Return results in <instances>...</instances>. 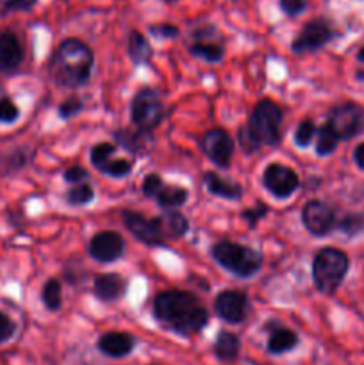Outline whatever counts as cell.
<instances>
[{
    "mask_svg": "<svg viewBox=\"0 0 364 365\" xmlns=\"http://www.w3.org/2000/svg\"><path fill=\"white\" fill-rule=\"evenodd\" d=\"M121 217H123L125 228L138 241L145 242L148 246H163L166 242V235H164L159 216L145 217L143 214L132 212V210H123Z\"/></svg>",
    "mask_w": 364,
    "mask_h": 365,
    "instance_id": "9",
    "label": "cell"
},
{
    "mask_svg": "<svg viewBox=\"0 0 364 365\" xmlns=\"http://www.w3.org/2000/svg\"><path fill=\"white\" fill-rule=\"evenodd\" d=\"M302 223L309 234L323 237L335 228V214L325 202L310 200L302 209Z\"/></svg>",
    "mask_w": 364,
    "mask_h": 365,
    "instance_id": "10",
    "label": "cell"
},
{
    "mask_svg": "<svg viewBox=\"0 0 364 365\" xmlns=\"http://www.w3.org/2000/svg\"><path fill=\"white\" fill-rule=\"evenodd\" d=\"M163 184H164L163 178H161L157 173L146 175L145 180H143V185H141L143 195L148 196V198H156L157 191H159V189L163 187Z\"/></svg>",
    "mask_w": 364,
    "mask_h": 365,
    "instance_id": "37",
    "label": "cell"
},
{
    "mask_svg": "<svg viewBox=\"0 0 364 365\" xmlns=\"http://www.w3.org/2000/svg\"><path fill=\"white\" fill-rule=\"evenodd\" d=\"M335 227L348 237L364 234V214H346L343 220L335 221Z\"/></svg>",
    "mask_w": 364,
    "mask_h": 365,
    "instance_id": "29",
    "label": "cell"
},
{
    "mask_svg": "<svg viewBox=\"0 0 364 365\" xmlns=\"http://www.w3.org/2000/svg\"><path fill=\"white\" fill-rule=\"evenodd\" d=\"M203 182H206L207 191H209L211 195H214V196H220V198L239 200V198H241V195H243L241 185L236 184V182L225 180V178L218 177V175L213 173V171L206 173V177H203Z\"/></svg>",
    "mask_w": 364,
    "mask_h": 365,
    "instance_id": "18",
    "label": "cell"
},
{
    "mask_svg": "<svg viewBox=\"0 0 364 365\" xmlns=\"http://www.w3.org/2000/svg\"><path fill=\"white\" fill-rule=\"evenodd\" d=\"M93 198H95V191L86 182L74 184V187L68 189L66 192V202L70 205H86V203H91Z\"/></svg>",
    "mask_w": 364,
    "mask_h": 365,
    "instance_id": "28",
    "label": "cell"
},
{
    "mask_svg": "<svg viewBox=\"0 0 364 365\" xmlns=\"http://www.w3.org/2000/svg\"><path fill=\"white\" fill-rule=\"evenodd\" d=\"M114 145L111 143H98L91 148V164L96 168L98 171H103V168L107 166L111 159L114 155Z\"/></svg>",
    "mask_w": 364,
    "mask_h": 365,
    "instance_id": "30",
    "label": "cell"
},
{
    "mask_svg": "<svg viewBox=\"0 0 364 365\" xmlns=\"http://www.w3.org/2000/svg\"><path fill=\"white\" fill-rule=\"evenodd\" d=\"M153 317L161 327L186 337L198 334L209 321V314L200 299L193 292L178 289L161 292L153 299Z\"/></svg>",
    "mask_w": 364,
    "mask_h": 365,
    "instance_id": "1",
    "label": "cell"
},
{
    "mask_svg": "<svg viewBox=\"0 0 364 365\" xmlns=\"http://www.w3.org/2000/svg\"><path fill=\"white\" fill-rule=\"evenodd\" d=\"M125 242L118 232L113 230H103L93 235L91 242H89V253L95 260L98 262H114L123 255Z\"/></svg>",
    "mask_w": 364,
    "mask_h": 365,
    "instance_id": "14",
    "label": "cell"
},
{
    "mask_svg": "<svg viewBox=\"0 0 364 365\" xmlns=\"http://www.w3.org/2000/svg\"><path fill=\"white\" fill-rule=\"evenodd\" d=\"M202 150L211 163L220 168H228L234 153V141L223 128H211L203 134Z\"/></svg>",
    "mask_w": 364,
    "mask_h": 365,
    "instance_id": "12",
    "label": "cell"
},
{
    "mask_svg": "<svg viewBox=\"0 0 364 365\" xmlns=\"http://www.w3.org/2000/svg\"><path fill=\"white\" fill-rule=\"evenodd\" d=\"M314 135H316V127H314V121L303 120L295 132V145L300 146V148H305V146L310 145V141L314 139Z\"/></svg>",
    "mask_w": 364,
    "mask_h": 365,
    "instance_id": "31",
    "label": "cell"
},
{
    "mask_svg": "<svg viewBox=\"0 0 364 365\" xmlns=\"http://www.w3.org/2000/svg\"><path fill=\"white\" fill-rule=\"evenodd\" d=\"M298 344V335L293 330L288 328H278L273 334L270 335V341H268V351L271 355H282V353L291 351L295 346Z\"/></svg>",
    "mask_w": 364,
    "mask_h": 365,
    "instance_id": "24",
    "label": "cell"
},
{
    "mask_svg": "<svg viewBox=\"0 0 364 365\" xmlns=\"http://www.w3.org/2000/svg\"><path fill=\"white\" fill-rule=\"evenodd\" d=\"M82 107H84L82 100H79L77 96H71V98L64 100V102L59 106V116L64 118V120L77 116V114L82 110Z\"/></svg>",
    "mask_w": 364,
    "mask_h": 365,
    "instance_id": "35",
    "label": "cell"
},
{
    "mask_svg": "<svg viewBox=\"0 0 364 365\" xmlns=\"http://www.w3.org/2000/svg\"><path fill=\"white\" fill-rule=\"evenodd\" d=\"M357 59H359L360 63H364V46L359 50V52H357Z\"/></svg>",
    "mask_w": 364,
    "mask_h": 365,
    "instance_id": "43",
    "label": "cell"
},
{
    "mask_svg": "<svg viewBox=\"0 0 364 365\" xmlns=\"http://www.w3.org/2000/svg\"><path fill=\"white\" fill-rule=\"evenodd\" d=\"M213 259L239 278H250L263 266V255L257 250L232 241H220L211 250Z\"/></svg>",
    "mask_w": 364,
    "mask_h": 365,
    "instance_id": "4",
    "label": "cell"
},
{
    "mask_svg": "<svg viewBox=\"0 0 364 365\" xmlns=\"http://www.w3.org/2000/svg\"><path fill=\"white\" fill-rule=\"evenodd\" d=\"M189 52L195 57L207 61V63H218L223 59V45L216 41H209V38L195 34V41L189 46Z\"/></svg>",
    "mask_w": 364,
    "mask_h": 365,
    "instance_id": "21",
    "label": "cell"
},
{
    "mask_svg": "<svg viewBox=\"0 0 364 365\" xmlns=\"http://www.w3.org/2000/svg\"><path fill=\"white\" fill-rule=\"evenodd\" d=\"M95 56L91 48L81 39H64L54 52L50 63V75L61 88H81L91 77Z\"/></svg>",
    "mask_w": 364,
    "mask_h": 365,
    "instance_id": "2",
    "label": "cell"
},
{
    "mask_svg": "<svg viewBox=\"0 0 364 365\" xmlns=\"http://www.w3.org/2000/svg\"><path fill=\"white\" fill-rule=\"evenodd\" d=\"M263 184L275 198H289L298 189L300 178L291 168L273 163L264 170Z\"/></svg>",
    "mask_w": 364,
    "mask_h": 365,
    "instance_id": "11",
    "label": "cell"
},
{
    "mask_svg": "<svg viewBox=\"0 0 364 365\" xmlns=\"http://www.w3.org/2000/svg\"><path fill=\"white\" fill-rule=\"evenodd\" d=\"M132 171V163L127 159H111L109 163H107V166L103 168L102 173L109 175V177H114V178H121L125 177V175H128Z\"/></svg>",
    "mask_w": 364,
    "mask_h": 365,
    "instance_id": "32",
    "label": "cell"
},
{
    "mask_svg": "<svg viewBox=\"0 0 364 365\" xmlns=\"http://www.w3.org/2000/svg\"><path fill=\"white\" fill-rule=\"evenodd\" d=\"M161 225H163L164 235H166V241H175V239H181L182 235H186L189 228L188 217L182 212L175 209L164 210L159 216Z\"/></svg>",
    "mask_w": 364,
    "mask_h": 365,
    "instance_id": "19",
    "label": "cell"
},
{
    "mask_svg": "<svg viewBox=\"0 0 364 365\" xmlns=\"http://www.w3.org/2000/svg\"><path fill=\"white\" fill-rule=\"evenodd\" d=\"M38 0H0V14L16 13V11H29L34 7Z\"/></svg>",
    "mask_w": 364,
    "mask_h": 365,
    "instance_id": "34",
    "label": "cell"
},
{
    "mask_svg": "<svg viewBox=\"0 0 364 365\" xmlns=\"http://www.w3.org/2000/svg\"><path fill=\"white\" fill-rule=\"evenodd\" d=\"M248 298L239 291H221L214 299V310L223 321L239 324L248 316Z\"/></svg>",
    "mask_w": 364,
    "mask_h": 365,
    "instance_id": "13",
    "label": "cell"
},
{
    "mask_svg": "<svg viewBox=\"0 0 364 365\" xmlns=\"http://www.w3.org/2000/svg\"><path fill=\"white\" fill-rule=\"evenodd\" d=\"M157 203L163 209H178V207L184 205L188 202V189L181 187V185H164L157 191L156 195Z\"/></svg>",
    "mask_w": 364,
    "mask_h": 365,
    "instance_id": "23",
    "label": "cell"
},
{
    "mask_svg": "<svg viewBox=\"0 0 364 365\" xmlns=\"http://www.w3.org/2000/svg\"><path fill=\"white\" fill-rule=\"evenodd\" d=\"M134 337L128 334H123V331H109V334H103L98 341L100 351L106 356H111V359L127 356L134 349Z\"/></svg>",
    "mask_w": 364,
    "mask_h": 365,
    "instance_id": "17",
    "label": "cell"
},
{
    "mask_svg": "<svg viewBox=\"0 0 364 365\" xmlns=\"http://www.w3.org/2000/svg\"><path fill=\"white\" fill-rule=\"evenodd\" d=\"M14 331H16V324H14V321L11 319L7 314H4L2 310H0V346L9 342L11 339H13Z\"/></svg>",
    "mask_w": 364,
    "mask_h": 365,
    "instance_id": "36",
    "label": "cell"
},
{
    "mask_svg": "<svg viewBox=\"0 0 364 365\" xmlns=\"http://www.w3.org/2000/svg\"><path fill=\"white\" fill-rule=\"evenodd\" d=\"M41 299L50 312H56V310L61 309V305H63V289H61L59 280H56V278L46 280V284L41 289Z\"/></svg>",
    "mask_w": 364,
    "mask_h": 365,
    "instance_id": "27",
    "label": "cell"
},
{
    "mask_svg": "<svg viewBox=\"0 0 364 365\" xmlns=\"http://www.w3.org/2000/svg\"><path fill=\"white\" fill-rule=\"evenodd\" d=\"M332 38H334V31L328 21L323 18H314V20L307 21L302 31L293 39L291 50L295 53L316 52V50L323 48Z\"/></svg>",
    "mask_w": 364,
    "mask_h": 365,
    "instance_id": "8",
    "label": "cell"
},
{
    "mask_svg": "<svg viewBox=\"0 0 364 365\" xmlns=\"http://www.w3.org/2000/svg\"><path fill=\"white\" fill-rule=\"evenodd\" d=\"M166 116V109L159 93L152 88H141L131 103V118L136 128L152 132Z\"/></svg>",
    "mask_w": 364,
    "mask_h": 365,
    "instance_id": "6",
    "label": "cell"
},
{
    "mask_svg": "<svg viewBox=\"0 0 364 365\" xmlns=\"http://www.w3.org/2000/svg\"><path fill=\"white\" fill-rule=\"evenodd\" d=\"M127 291V280L118 273L98 274L93 282V292L102 302H116Z\"/></svg>",
    "mask_w": 364,
    "mask_h": 365,
    "instance_id": "16",
    "label": "cell"
},
{
    "mask_svg": "<svg viewBox=\"0 0 364 365\" xmlns=\"http://www.w3.org/2000/svg\"><path fill=\"white\" fill-rule=\"evenodd\" d=\"M127 52L128 57L134 64H146L152 57V46H150L148 39L141 34L139 31H132L128 34V41H127Z\"/></svg>",
    "mask_w": 364,
    "mask_h": 365,
    "instance_id": "22",
    "label": "cell"
},
{
    "mask_svg": "<svg viewBox=\"0 0 364 365\" xmlns=\"http://www.w3.org/2000/svg\"><path fill=\"white\" fill-rule=\"evenodd\" d=\"M86 178H88V171L81 166H74L70 168V170L64 171V180H66L68 184H81Z\"/></svg>",
    "mask_w": 364,
    "mask_h": 365,
    "instance_id": "41",
    "label": "cell"
},
{
    "mask_svg": "<svg viewBox=\"0 0 364 365\" xmlns=\"http://www.w3.org/2000/svg\"><path fill=\"white\" fill-rule=\"evenodd\" d=\"M163 2H166V4H175V2H178V0H163Z\"/></svg>",
    "mask_w": 364,
    "mask_h": 365,
    "instance_id": "44",
    "label": "cell"
},
{
    "mask_svg": "<svg viewBox=\"0 0 364 365\" xmlns=\"http://www.w3.org/2000/svg\"><path fill=\"white\" fill-rule=\"evenodd\" d=\"M20 116V109L11 98L0 100V123H14Z\"/></svg>",
    "mask_w": 364,
    "mask_h": 365,
    "instance_id": "33",
    "label": "cell"
},
{
    "mask_svg": "<svg viewBox=\"0 0 364 365\" xmlns=\"http://www.w3.org/2000/svg\"><path fill=\"white\" fill-rule=\"evenodd\" d=\"M278 4H280V9L288 16H296V14L302 13L307 7L305 0H278Z\"/></svg>",
    "mask_w": 364,
    "mask_h": 365,
    "instance_id": "40",
    "label": "cell"
},
{
    "mask_svg": "<svg viewBox=\"0 0 364 365\" xmlns=\"http://www.w3.org/2000/svg\"><path fill=\"white\" fill-rule=\"evenodd\" d=\"M241 351V342H239L238 335L231 334V331H220L214 342V355L221 360V362H234Z\"/></svg>",
    "mask_w": 364,
    "mask_h": 365,
    "instance_id": "20",
    "label": "cell"
},
{
    "mask_svg": "<svg viewBox=\"0 0 364 365\" xmlns=\"http://www.w3.org/2000/svg\"><path fill=\"white\" fill-rule=\"evenodd\" d=\"M148 134L150 132L139 130V128L136 132L125 130L123 128V130L114 132V139H116L121 146H125L127 150H131V152L143 153L145 152V145L150 141Z\"/></svg>",
    "mask_w": 364,
    "mask_h": 365,
    "instance_id": "25",
    "label": "cell"
},
{
    "mask_svg": "<svg viewBox=\"0 0 364 365\" xmlns=\"http://www.w3.org/2000/svg\"><path fill=\"white\" fill-rule=\"evenodd\" d=\"M268 210H270V209H268V207L264 205V203H257L256 207H250V209L243 210L241 216H243V220L248 221L250 227L253 228V227H256L257 223H259L261 220H263L264 216H266Z\"/></svg>",
    "mask_w": 364,
    "mask_h": 365,
    "instance_id": "39",
    "label": "cell"
},
{
    "mask_svg": "<svg viewBox=\"0 0 364 365\" xmlns=\"http://www.w3.org/2000/svg\"><path fill=\"white\" fill-rule=\"evenodd\" d=\"M282 127V109L273 100H261L252 109L246 123V130L252 135L256 145L277 146L280 143Z\"/></svg>",
    "mask_w": 364,
    "mask_h": 365,
    "instance_id": "5",
    "label": "cell"
},
{
    "mask_svg": "<svg viewBox=\"0 0 364 365\" xmlns=\"http://www.w3.org/2000/svg\"><path fill=\"white\" fill-rule=\"evenodd\" d=\"M21 61H24V46L18 36L13 32H2L0 34V71L13 73L20 68Z\"/></svg>",
    "mask_w": 364,
    "mask_h": 365,
    "instance_id": "15",
    "label": "cell"
},
{
    "mask_svg": "<svg viewBox=\"0 0 364 365\" xmlns=\"http://www.w3.org/2000/svg\"><path fill=\"white\" fill-rule=\"evenodd\" d=\"M350 259L338 248H323L313 260V280L318 291L325 296H332L339 289L348 273Z\"/></svg>",
    "mask_w": 364,
    "mask_h": 365,
    "instance_id": "3",
    "label": "cell"
},
{
    "mask_svg": "<svg viewBox=\"0 0 364 365\" xmlns=\"http://www.w3.org/2000/svg\"><path fill=\"white\" fill-rule=\"evenodd\" d=\"M316 135H318L316 138V153L321 157L330 155V153L338 148L339 141H341V139H339V135L335 134L334 128H332L328 123H325L323 127L318 128Z\"/></svg>",
    "mask_w": 364,
    "mask_h": 365,
    "instance_id": "26",
    "label": "cell"
},
{
    "mask_svg": "<svg viewBox=\"0 0 364 365\" xmlns=\"http://www.w3.org/2000/svg\"><path fill=\"white\" fill-rule=\"evenodd\" d=\"M148 31H150V34L156 36V38H159V39H171V38H177L178 36V27L173 24L150 25Z\"/></svg>",
    "mask_w": 364,
    "mask_h": 365,
    "instance_id": "38",
    "label": "cell"
},
{
    "mask_svg": "<svg viewBox=\"0 0 364 365\" xmlns=\"http://www.w3.org/2000/svg\"><path fill=\"white\" fill-rule=\"evenodd\" d=\"M353 159H355L357 166L364 171V143L355 146V150H353Z\"/></svg>",
    "mask_w": 364,
    "mask_h": 365,
    "instance_id": "42",
    "label": "cell"
},
{
    "mask_svg": "<svg viewBox=\"0 0 364 365\" xmlns=\"http://www.w3.org/2000/svg\"><path fill=\"white\" fill-rule=\"evenodd\" d=\"M327 123L334 128L341 141H348L363 132L364 110L357 103H339L330 110Z\"/></svg>",
    "mask_w": 364,
    "mask_h": 365,
    "instance_id": "7",
    "label": "cell"
}]
</instances>
